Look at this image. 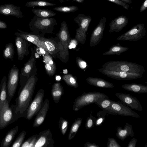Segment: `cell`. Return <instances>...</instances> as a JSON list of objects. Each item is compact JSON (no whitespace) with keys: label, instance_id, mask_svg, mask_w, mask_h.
Here are the masks:
<instances>
[{"label":"cell","instance_id":"6da1fadb","mask_svg":"<svg viewBox=\"0 0 147 147\" xmlns=\"http://www.w3.org/2000/svg\"><path fill=\"white\" fill-rule=\"evenodd\" d=\"M34 74L28 79L22 89L18 91L15 100V105H13L16 120L20 117H25L27 109L32 100V96L36 85L38 80Z\"/></svg>","mask_w":147,"mask_h":147},{"label":"cell","instance_id":"7a4b0ae2","mask_svg":"<svg viewBox=\"0 0 147 147\" xmlns=\"http://www.w3.org/2000/svg\"><path fill=\"white\" fill-rule=\"evenodd\" d=\"M18 32L14 33L16 36H20L28 42L42 48L52 55L55 58L60 51L58 42L56 40L45 38L31 32L29 33L17 29Z\"/></svg>","mask_w":147,"mask_h":147},{"label":"cell","instance_id":"3957f363","mask_svg":"<svg viewBox=\"0 0 147 147\" xmlns=\"http://www.w3.org/2000/svg\"><path fill=\"white\" fill-rule=\"evenodd\" d=\"M57 25V20L54 18H41L35 16L30 21L29 27L31 32L44 37L46 33H53Z\"/></svg>","mask_w":147,"mask_h":147},{"label":"cell","instance_id":"277c9868","mask_svg":"<svg viewBox=\"0 0 147 147\" xmlns=\"http://www.w3.org/2000/svg\"><path fill=\"white\" fill-rule=\"evenodd\" d=\"M102 67V69L109 71L142 74L145 71L144 67L142 65L123 60L108 61L103 64Z\"/></svg>","mask_w":147,"mask_h":147},{"label":"cell","instance_id":"5b68a950","mask_svg":"<svg viewBox=\"0 0 147 147\" xmlns=\"http://www.w3.org/2000/svg\"><path fill=\"white\" fill-rule=\"evenodd\" d=\"M56 35L58 38L60 46V51L57 57L63 62H66L69 58V46L71 40L67 25L65 21L61 23L59 32Z\"/></svg>","mask_w":147,"mask_h":147},{"label":"cell","instance_id":"8992f818","mask_svg":"<svg viewBox=\"0 0 147 147\" xmlns=\"http://www.w3.org/2000/svg\"><path fill=\"white\" fill-rule=\"evenodd\" d=\"M109 97L104 93L98 92L84 93L76 98L73 102V110L77 111L83 107L92 104H95L101 100Z\"/></svg>","mask_w":147,"mask_h":147},{"label":"cell","instance_id":"52a82bcc","mask_svg":"<svg viewBox=\"0 0 147 147\" xmlns=\"http://www.w3.org/2000/svg\"><path fill=\"white\" fill-rule=\"evenodd\" d=\"M31 55L28 61L24 64L21 69L20 74V87L18 91L20 90L29 78L34 74H37V68L36 65V59L34 50L31 48Z\"/></svg>","mask_w":147,"mask_h":147},{"label":"cell","instance_id":"ba28073f","mask_svg":"<svg viewBox=\"0 0 147 147\" xmlns=\"http://www.w3.org/2000/svg\"><path fill=\"white\" fill-rule=\"evenodd\" d=\"M92 20V18L90 16L81 13L78 14L74 18V21L79 26L76 30L75 39L81 44H84L86 42V33Z\"/></svg>","mask_w":147,"mask_h":147},{"label":"cell","instance_id":"9c48e42d","mask_svg":"<svg viewBox=\"0 0 147 147\" xmlns=\"http://www.w3.org/2000/svg\"><path fill=\"white\" fill-rule=\"evenodd\" d=\"M20 78V71L13 65L10 70L7 83V100L10 103L16 90Z\"/></svg>","mask_w":147,"mask_h":147},{"label":"cell","instance_id":"30bf717a","mask_svg":"<svg viewBox=\"0 0 147 147\" xmlns=\"http://www.w3.org/2000/svg\"><path fill=\"white\" fill-rule=\"evenodd\" d=\"M107 114L138 118L140 116L125 104L119 101L112 100L111 105L106 111Z\"/></svg>","mask_w":147,"mask_h":147},{"label":"cell","instance_id":"8fae6325","mask_svg":"<svg viewBox=\"0 0 147 147\" xmlns=\"http://www.w3.org/2000/svg\"><path fill=\"white\" fill-rule=\"evenodd\" d=\"M146 33L144 24L142 23H139L133 26L126 32L119 36L117 38V40L137 41L144 36Z\"/></svg>","mask_w":147,"mask_h":147},{"label":"cell","instance_id":"7c38bea8","mask_svg":"<svg viewBox=\"0 0 147 147\" xmlns=\"http://www.w3.org/2000/svg\"><path fill=\"white\" fill-rule=\"evenodd\" d=\"M16 120L13 105L9 106L7 100L0 109V129H3Z\"/></svg>","mask_w":147,"mask_h":147},{"label":"cell","instance_id":"4fadbf2b","mask_svg":"<svg viewBox=\"0 0 147 147\" xmlns=\"http://www.w3.org/2000/svg\"><path fill=\"white\" fill-rule=\"evenodd\" d=\"M44 94L43 89H40L38 91L27 109L25 117L26 119L30 120L38 114L43 103Z\"/></svg>","mask_w":147,"mask_h":147},{"label":"cell","instance_id":"5bb4252c","mask_svg":"<svg viewBox=\"0 0 147 147\" xmlns=\"http://www.w3.org/2000/svg\"><path fill=\"white\" fill-rule=\"evenodd\" d=\"M98 71L110 78L117 80H130L140 78L143 74L139 73H129L121 71H109L102 68Z\"/></svg>","mask_w":147,"mask_h":147},{"label":"cell","instance_id":"9a60e30c","mask_svg":"<svg viewBox=\"0 0 147 147\" xmlns=\"http://www.w3.org/2000/svg\"><path fill=\"white\" fill-rule=\"evenodd\" d=\"M106 22V19L105 17H103L93 31L90 39V47H94L98 45L101 41L103 37Z\"/></svg>","mask_w":147,"mask_h":147},{"label":"cell","instance_id":"2e32d148","mask_svg":"<svg viewBox=\"0 0 147 147\" xmlns=\"http://www.w3.org/2000/svg\"><path fill=\"white\" fill-rule=\"evenodd\" d=\"M115 95L119 99L120 102L125 104L131 109L139 111L143 110L140 102L136 97L126 93H117Z\"/></svg>","mask_w":147,"mask_h":147},{"label":"cell","instance_id":"e0dca14e","mask_svg":"<svg viewBox=\"0 0 147 147\" xmlns=\"http://www.w3.org/2000/svg\"><path fill=\"white\" fill-rule=\"evenodd\" d=\"M55 143L49 129L40 132L34 147H54Z\"/></svg>","mask_w":147,"mask_h":147},{"label":"cell","instance_id":"ac0fdd59","mask_svg":"<svg viewBox=\"0 0 147 147\" xmlns=\"http://www.w3.org/2000/svg\"><path fill=\"white\" fill-rule=\"evenodd\" d=\"M15 41L17 49L18 59L21 61L25 56L29 54V48L30 46V42L19 36H16Z\"/></svg>","mask_w":147,"mask_h":147},{"label":"cell","instance_id":"d6986e66","mask_svg":"<svg viewBox=\"0 0 147 147\" xmlns=\"http://www.w3.org/2000/svg\"><path fill=\"white\" fill-rule=\"evenodd\" d=\"M0 14L6 16H11L18 18L24 17L20 7L10 3L0 5Z\"/></svg>","mask_w":147,"mask_h":147},{"label":"cell","instance_id":"ffe728a7","mask_svg":"<svg viewBox=\"0 0 147 147\" xmlns=\"http://www.w3.org/2000/svg\"><path fill=\"white\" fill-rule=\"evenodd\" d=\"M128 22V20L125 16L121 15L118 16L110 23L109 32H119L127 25Z\"/></svg>","mask_w":147,"mask_h":147},{"label":"cell","instance_id":"44dd1931","mask_svg":"<svg viewBox=\"0 0 147 147\" xmlns=\"http://www.w3.org/2000/svg\"><path fill=\"white\" fill-rule=\"evenodd\" d=\"M49 107V101L47 98L43 102L41 107L34 120L33 127H37L44 121Z\"/></svg>","mask_w":147,"mask_h":147},{"label":"cell","instance_id":"7402d4cb","mask_svg":"<svg viewBox=\"0 0 147 147\" xmlns=\"http://www.w3.org/2000/svg\"><path fill=\"white\" fill-rule=\"evenodd\" d=\"M86 81L89 84L98 87L105 88L114 87L112 83L97 77H88L86 78Z\"/></svg>","mask_w":147,"mask_h":147},{"label":"cell","instance_id":"603a6c76","mask_svg":"<svg viewBox=\"0 0 147 147\" xmlns=\"http://www.w3.org/2000/svg\"><path fill=\"white\" fill-rule=\"evenodd\" d=\"M132 127V125L128 123L125 124L123 129L120 126L118 127L116 129L117 137L122 141H124L129 136L133 137L134 133Z\"/></svg>","mask_w":147,"mask_h":147},{"label":"cell","instance_id":"cb8c5ba5","mask_svg":"<svg viewBox=\"0 0 147 147\" xmlns=\"http://www.w3.org/2000/svg\"><path fill=\"white\" fill-rule=\"evenodd\" d=\"M45 67L47 74L50 76H53L55 73L56 66L50 54L43 56Z\"/></svg>","mask_w":147,"mask_h":147},{"label":"cell","instance_id":"d4e9b609","mask_svg":"<svg viewBox=\"0 0 147 147\" xmlns=\"http://www.w3.org/2000/svg\"><path fill=\"white\" fill-rule=\"evenodd\" d=\"M121 86L128 91L138 94L147 92V86L141 84L134 83L127 84L122 85Z\"/></svg>","mask_w":147,"mask_h":147},{"label":"cell","instance_id":"484cf974","mask_svg":"<svg viewBox=\"0 0 147 147\" xmlns=\"http://www.w3.org/2000/svg\"><path fill=\"white\" fill-rule=\"evenodd\" d=\"M18 130L19 127L17 126L9 131L1 142V146L9 147L11 144Z\"/></svg>","mask_w":147,"mask_h":147},{"label":"cell","instance_id":"4316f807","mask_svg":"<svg viewBox=\"0 0 147 147\" xmlns=\"http://www.w3.org/2000/svg\"><path fill=\"white\" fill-rule=\"evenodd\" d=\"M51 93L53 101L55 103H58L64 94L63 89L60 82L55 83L53 84Z\"/></svg>","mask_w":147,"mask_h":147},{"label":"cell","instance_id":"83f0119b","mask_svg":"<svg viewBox=\"0 0 147 147\" xmlns=\"http://www.w3.org/2000/svg\"><path fill=\"white\" fill-rule=\"evenodd\" d=\"M7 83L6 77L4 76L0 84V109L7 100Z\"/></svg>","mask_w":147,"mask_h":147},{"label":"cell","instance_id":"f1b7e54d","mask_svg":"<svg viewBox=\"0 0 147 147\" xmlns=\"http://www.w3.org/2000/svg\"><path fill=\"white\" fill-rule=\"evenodd\" d=\"M129 49V48L121 45L119 43L112 45L109 50L103 54V55H120Z\"/></svg>","mask_w":147,"mask_h":147},{"label":"cell","instance_id":"f546056e","mask_svg":"<svg viewBox=\"0 0 147 147\" xmlns=\"http://www.w3.org/2000/svg\"><path fill=\"white\" fill-rule=\"evenodd\" d=\"M32 11L35 16L41 18H51L56 14L54 11L48 9L34 8Z\"/></svg>","mask_w":147,"mask_h":147},{"label":"cell","instance_id":"4dcf8cb0","mask_svg":"<svg viewBox=\"0 0 147 147\" xmlns=\"http://www.w3.org/2000/svg\"><path fill=\"white\" fill-rule=\"evenodd\" d=\"M82 119V118L79 117L76 119L72 124L68 135V140H71L75 136L81 125Z\"/></svg>","mask_w":147,"mask_h":147},{"label":"cell","instance_id":"1f68e13d","mask_svg":"<svg viewBox=\"0 0 147 147\" xmlns=\"http://www.w3.org/2000/svg\"><path fill=\"white\" fill-rule=\"evenodd\" d=\"M15 53L13 44L9 43L6 45L3 51V55L5 59H9L12 61L13 60Z\"/></svg>","mask_w":147,"mask_h":147},{"label":"cell","instance_id":"d6a6232c","mask_svg":"<svg viewBox=\"0 0 147 147\" xmlns=\"http://www.w3.org/2000/svg\"><path fill=\"white\" fill-rule=\"evenodd\" d=\"M62 79L70 86L75 88H77L78 86L77 78L71 74L63 75Z\"/></svg>","mask_w":147,"mask_h":147},{"label":"cell","instance_id":"836d02e7","mask_svg":"<svg viewBox=\"0 0 147 147\" xmlns=\"http://www.w3.org/2000/svg\"><path fill=\"white\" fill-rule=\"evenodd\" d=\"M55 3H52L49 2L44 1H34L27 2L25 6L28 7H43L53 6L56 5Z\"/></svg>","mask_w":147,"mask_h":147},{"label":"cell","instance_id":"e575fe53","mask_svg":"<svg viewBox=\"0 0 147 147\" xmlns=\"http://www.w3.org/2000/svg\"><path fill=\"white\" fill-rule=\"evenodd\" d=\"M79 8L77 6H63L57 7L53 8L54 10L63 13H70L75 12Z\"/></svg>","mask_w":147,"mask_h":147},{"label":"cell","instance_id":"d590c367","mask_svg":"<svg viewBox=\"0 0 147 147\" xmlns=\"http://www.w3.org/2000/svg\"><path fill=\"white\" fill-rule=\"evenodd\" d=\"M107 114L104 110H100L97 113V117L96 118L95 125L96 126L102 125L104 123L106 116Z\"/></svg>","mask_w":147,"mask_h":147},{"label":"cell","instance_id":"8d00e7d4","mask_svg":"<svg viewBox=\"0 0 147 147\" xmlns=\"http://www.w3.org/2000/svg\"><path fill=\"white\" fill-rule=\"evenodd\" d=\"M112 100L109 98H105L95 103L102 110L106 111L111 105Z\"/></svg>","mask_w":147,"mask_h":147},{"label":"cell","instance_id":"74e56055","mask_svg":"<svg viewBox=\"0 0 147 147\" xmlns=\"http://www.w3.org/2000/svg\"><path fill=\"white\" fill-rule=\"evenodd\" d=\"M38 136V134L32 136L23 142L20 147H34V144Z\"/></svg>","mask_w":147,"mask_h":147},{"label":"cell","instance_id":"f35d334b","mask_svg":"<svg viewBox=\"0 0 147 147\" xmlns=\"http://www.w3.org/2000/svg\"><path fill=\"white\" fill-rule=\"evenodd\" d=\"M26 134L25 130L22 131L18 135L11 147H20L23 143Z\"/></svg>","mask_w":147,"mask_h":147},{"label":"cell","instance_id":"ab89813d","mask_svg":"<svg viewBox=\"0 0 147 147\" xmlns=\"http://www.w3.org/2000/svg\"><path fill=\"white\" fill-rule=\"evenodd\" d=\"M69 122L62 117H60L59 121V126L61 134L64 136L66 134L68 127Z\"/></svg>","mask_w":147,"mask_h":147},{"label":"cell","instance_id":"60d3db41","mask_svg":"<svg viewBox=\"0 0 147 147\" xmlns=\"http://www.w3.org/2000/svg\"><path fill=\"white\" fill-rule=\"evenodd\" d=\"M96 118L94 117L90 113V115L86 119L85 126L86 129L89 130L92 129L95 125Z\"/></svg>","mask_w":147,"mask_h":147},{"label":"cell","instance_id":"b9f144b4","mask_svg":"<svg viewBox=\"0 0 147 147\" xmlns=\"http://www.w3.org/2000/svg\"><path fill=\"white\" fill-rule=\"evenodd\" d=\"M76 61L77 64L80 68L83 70H86L87 69L88 66L85 61L78 57H77Z\"/></svg>","mask_w":147,"mask_h":147},{"label":"cell","instance_id":"7bdbcfd3","mask_svg":"<svg viewBox=\"0 0 147 147\" xmlns=\"http://www.w3.org/2000/svg\"><path fill=\"white\" fill-rule=\"evenodd\" d=\"M107 147H121L116 140L113 138L109 137L108 139Z\"/></svg>","mask_w":147,"mask_h":147},{"label":"cell","instance_id":"ee69618b","mask_svg":"<svg viewBox=\"0 0 147 147\" xmlns=\"http://www.w3.org/2000/svg\"><path fill=\"white\" fill-rule=\"evenodd\" d=\"M115 4L122 6L126 9H128L129 7V4L123 2L120 0H107Z\"/></svg>","mask_w":147,"mask_h":147},{"label":"cell","instance_id":"f6af8a7d","mask_svg":"<svg viewBox=\"0 0 147 147\" xmlns=\"http://www.w3.org/2000/svg\"><path fill=\"white\" fill-rule=\"evenodd\" d=\"M36 53L38 54L42 55H43L48 54H50L49 52L43 49L37 47L35 49Z\"/></svg>","mask_w":147,"mask_h":147},{"label":"cell","instance_id":"bcb514c9","mask_svg":"<svg viewBox=\"0 0 147 147\" xmlns=\"http://www.w3.org/2000/svg\"><path fill=\"white\" fill-rule=\"evenodd\" d=\"M78 42V41L76 39L71 40L69 44V49L75 48L77 46Z\"/></svg>","mask_w":147,"mask_h":147},{"label":"cell","instance_id":"7dc6e473","mask_svg":"<svg viewBox=\"0 0 147 147\" xmlns=\"http://www.w3.org/2000/svg\"><path fill=\"white\" fill-rule=\"evenodd\" d=\"M137 141L136 139L135 138H132L129 142L127 147H135Z\"/></svg>","mask_w":147,"mask_h":147},{"label":"cell","instance_id":"c3c4849f","mask_svg":"<svg viewBox=\"0 0 147 147\" xmlns=\"http://www.w3.org/2000/svg\"><path fill=\"white\" fill-rule=\"evenodd\" d=\"M147 8V0H145L141 6L140 9V12H142L146 10Z\"/></svg>","mask_w":147,"mask_h":147},{"label":"cell","instance_id":"681fc988","mask_svg":"<svg viewBox=\"0 0 147 147\" xmlns=\"http://www.w3.org/2000/svg\"><path fill=\"white\" fill-rule=\"evenodd\" d=\"M99 146L94 143H91L87 142L85 144L84 147H99Z\"/></svg>","mask_w":147,"mask_h":147},{"label":"cell","instance_id":"f907efd6","mask_svg":"<svg viewBox=\"0 0 147 147\" xmlns=\"http://www.w3.org/2000/svg\"><path fill=\"white\" fill-rule=\"evenodd\" d=\"M7 25L4 22L0 20V28L5 29L7 28Z\"/></svg>","mask_w":147,"mask_h":147},{"label":"cell","instance_id":"816d5d0a","mask_svg":"<svg viewBox=\"0 0 147 147\" xmlns=\"http://www.w3.org/2000/svg\"><path fill=\"white\" fill-rule=\"evenodd\" d=\"M128 4H130L132 3V0H120Z\"/></svg>","mask_w":147,"mask_h":147},{"label":"cell","instance_id":"f5cc1de1","mask_svg":"<svg viewBox=\"0 0 147 147\" xmlns=\"http://www.w3.org/2000/svg\"><path fill=\"white\" fill-rule=\"evenodd\" d=\"M61 78L59 76H57L56 77V80L57 81H59L61 80Z\"/></svg>","mask_w":147,"mask_h":147},{"label":"cell","instance_id":"db71d44e","mask_svg":"<svg viewBox=\"0 0 147 147\" xmlns=\"http://www.w3.org/2000/svg\"><path fill=\"white\" fill-rule=\"evenodd\" d=\"M75 1H76V2L81 3H83L84 1V0H75Z\"/></svg>","mask_w":147,"mask_h":147},{"label":"cell","instance_id":"11a10c76","mask_svg":"<svg viewBox=\"0 0 147 147\" xmlns=\"http://www.w3.org/2000/svg\"><path fill=\"white\" fill-rule=\"evenodd\" d=\"M42 0V1H46V0H49V1H54V0Z\"/></svg>","mask_w":147,"mask_h":147},{"label":"cell","instance_id":"9f6ffc18","mask_svg":"<svg viewBox=\"0 0 147 147\" xmlns=\"http://www.w3.org/2000/svg\"><path fill=\"white\" fill-rule=\"evenodd\" d=\"M147 143H146V144H145V146H146V147H147Z\"/></svg>","mask_w":147,"mask_h":147},{"label":"cell","instance_id":"6f0895ef","mask_svg":"<svg viewBox=\"0 0 147 147\" xmlns=\"http://www.w3.org/2000/svg\"><path fill=\"white\" fill-rule=\"evenodd\" d=\"M63 0L67 1H70V0Z\"/></svg>","mask_w":147,"mask_h":147}]
</instances>
